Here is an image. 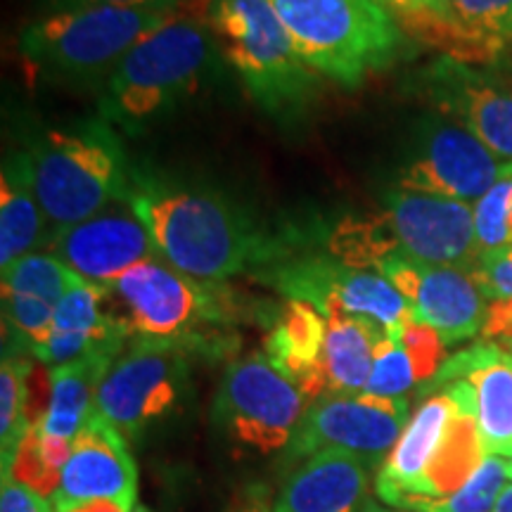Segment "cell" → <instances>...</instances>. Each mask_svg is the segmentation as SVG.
<instances>
[{
  "label": "cell",
  "mask_w": 512,
  "mask_h": 512,
  "mask_svg": "<svg viewBox=\"0 0 512 512\" xmlns=\"http://www.w3.org/2000/svg\"><path fill=\"white\" fill-rule=\"evenodd\" d=\"M131 202L150 230L166 264L221 285L235 275L273 268L287 256V242L221 192L133 178Z\"/></svg>",
  "instance_id": "obj_1"
},
{
  "label": "cell",
  "mask_w": 512,
  "mask_h": 512,
  "mask_svg": "<svg viewBox=\"0 0 512 512\" xmlns=\"http://www.w3.org/2000/svg\"><path fill=\"white\" fill-rule=\"evenodd\" d=\"M328 249L342 264L370 271L394 256L472 271L482 256L475 204L406 188L389 190L377 214L339 221Z\"/></svg>",
  "instance_id": "obj_2"
},
{
  "label": "cell",
  "mask_w": 512,
  "mask_h": 512,
  "mask_svg": "<svg viewBox=\"0 0 512 512\" xmlns=\"http://www.w3.org/2000/svg\"><path fill=\"white\" fill-rule=\"evenodd\" d=\"M223 60L209 24L174 15L117 64L100 100V119L138 131L200 91Z\"/></svg>",
  "instance_id": "obj_3"
},
{
  "label": "cell",
  "mask_w": 512,
  "mask_h": 512,
  "mask_svg": "<svg viewBox=\"0 0 512 512\" xmlns=\"http://www.w3.org/2000/svg\"><path fill=\"white\" fill-rule=\"evenodd\" d=\"M27 152L48 240L131 195L136 174L128 166L119 133L105 119L48 128L31 140Z\"/></svg>",
  "instance_id": "obj_4"
},
{
  "label": "cell",
  "mask_w": 512,
  "mask_h": 512,
  "mask_svg": "<svg viewBox=\"0 0 512 512\" xmlns=\"http://www.w3.org/2000/svg\"><path fill=\"white\" fill-rule=\"evenodd\" d=\"M176 10L74 8L46 12L19 34V55L48 81L105 88L117 64Z\"/></svg>",
  "instance_id": "obj_5"
},
{
  "label": "cell",
  "mask_w": 512,
  "mask_h": 512,
  "mask_svg": "<svg viewBox=\"0 0 512 512\" xmlns=\"http://www.w3.org/2000/svg\"><path fill=\"white\" fill-rule=\"evenodd\" d=\"M207 24L261 110L294 119L309 107L318 74L299 57L271 0H211Z\"/></svg>",
  "instance_id": "obj_6"
},
{
  "label": "cell",
  "mask_w": 512,
  "mask_h": 512,
  "mask_svg": "<svg viewBox=\"0 0 512 512\" xmlns=\"http://www.w3.org/2000/svg\"><path fill=\"white\" fill-rule=\"evenodd\" d=\"M294 48L318 76L361 86L401 53L403 31L380 0H271Z\"/></svg>",
  "instance_id": "obj_7"
},
{
  "label": "cell",
  "mask_w": 512,
  "mask_h": 512,
  "mask_svg": "<svg viewBox=\"0 0 512 512\" xmlns=\"http://www.w3.org/2000/svg\"><path fill=\"white\" fill-rule=\"evenodd\" d=\"M306 406L302 389L273 366L266 351H252L223 370L211 420L238 453L273 456L290 446Z\"/></svg>",
  "instance_id": "obj_8"
},
{
  "label": "cell",
  "mask_w": 512,
  "mask_h": 512,
  "mask_svg": "<svg viewBox=\"0 0 512 512\" xmlns=\"http://www.w3.org/2000/svg\"><path fill=\"white\" fill-rule=\"evenodd\" d=\"M105 304L133 339L185 342L197 328L226 316L216 285L190 278L162 256L128 268L107 287Z\"/></svg>",
  "instance_id": "obj_9"
},
{
  "label": "cell",
  "mask_w": 512,
  "mask_h": 512,
  "mask_svg": "<svg viewBox=\"0 0 512 512\" xmlns=\"http://www.w3.org/2000/svg\"><path fill=\"white\" fill-rule=\"evenodd\" d=\"M190 389V366L183 342L133 339L107 370L95 413L112 422L128 441L174 415Z\"/></svg>",
  "instance_id": "obj_10"
},
{
  "label": "cell",
  "mask_w": 512,
  "mask_h": 512,
  "mask_svg": "<svg viewBox=\"0 0 512 512\" xmlns=\"http://www.w3.org/2000/svg\"><path fill=\"white\" fill-rule=\"evenodd\" d=\"M406 396L377 399L368 394L325 392L306 406V413L285 448V465L297 467L323 451L349 453L380 470L408 425Z\"/></svg>",
  "instance_id": "obj_11"
},
{
  "label": "cell",
  "mask_w": 512,
  "mask_h": 512,
  "mask_svg": "<svg viewBox=\"0 0 512 512\" xmlns=\"http://www.w3.org/2000/svg\"><path fill=\"white\" fill-rule=\"evenodd\" d=\"M264 278L283 297L316 306L325 318L347 313L375 323L387 337H401L413 320L403 294L380 271L347 266L330 254L283 261L264 271Z\"/></svg>",
  "instance_id": "obj_12"
},
{
  "label": "cell",
  "mask_w": 512,
  "mask_h": 512,
  "mask_svg": "<svg viewBox=\"0 0 512 512\" xmlns=\"http://www.w3.org/2000/svg\"><path fill=\"white\" fill-rule=\"evenodd\" d=\"M505 178H512L510 162L496 157L465 126L439 117L422 126L413 157L401 169L396 188L477 204Z\"/></svg>",
  "instance_id": "obj_13"
},
{
  "label": "cell",
  "mask_w": 512,
  "mask_h": 512,
  "mask_svg": "<svg viewBox=\"0 0 512 512\" xmlns=\"http://www.w3.org/2000/svg\"><path fill=\"white\" fill-rule=\"evenodd\" d=\"M377 271L403 294L413 323L432 328L446 347L482 332L489 302L472 271L422 264L406 256L387 259Z\"/></svg>",
  "instance_id": "obj_14"
},
{
  "label": "cell",
  "mask_w": 512,
  "mask_h": 512,
  "mask_svg": "<svg viewBox=\"0 0 512 512\" xmlns=\"http://www.w3.org/2000/svg\"><path fill=\"white\" fill-rule=\"evenodd\" d=\"M441 387L460 411L477 422L486 456L512 458V354L498 342L475 347L446 358L430 389Z\"/></svg>",
  "instance_id": "obj_15"
},
{
  "label": "cell",
  "mask_w": 512,
  "mask_h": 512,
  "mask_svg": "<svg viewBox=\"0 0 512 512\" xmlns=\"http://www.w3.org/2000/svg\"><path fill=\"white\" fill-rule=\"evenodd\" d=\"M46 247L79 278L100 287H112L128 268L159 256L131 197L112 202L91 219L60 230Z\"/></svg>",
  "instance_id": "obj_16"
},
{
  "label": "cell",
  "mask_w": 512,
  "mask_h": 512,
  "mask_svg": "<svg viewBox=\"0 0 512 512\" xmlns=\"http://www.w3.org/2000/svg\"><path fill=\"white\" fill-rule=\"evenodd\" d=\"M138 467L128 439L93 411L72 441L62 482L53 496L55 512H72L93 501H110L124 512L136 508Z\"/></svg>",
  "instance_id": "obj_17"
},
{
  "label": "cell",
  "mask_w": 512,
  "mask_h": 512,
  "mask_svg": "<svg viewBox=\"0 0 512 512\" xmlns=\"http://www.w3.org/2000/svg\"><path fill=\"white\" fill-rule=\"evenodd\" d=\"M425 91L444 117L512 164V83L453 57H439L427 69Z\"/></svg>",
  "instance_id": "obj_18"
},
{
  "label": "cell",
  "mask_w": 512,
  "mask_h": 512,
  "mask_svg": "<svg viewBox=\"0 0 512 512\" xmlns=\"http://www.w3.org/2000/svg\"><path fill=\"white\" fill-rule=\"evenodd\" d=\"M67 264L55 254L34 252L3 271V330L10 351L41 358L53 335L57 304L79 283Z\"/></svg>",
  "instance_id": "obj_19"
},
{
  "label": "cell",
  "mask_w": 512,
  "mask_h": 512,
  "mask_svg": "<svg viewBox=\"0 0 512 512\" xmlns=\"http://www.w3.org/2000/svg\"><path fill=\"white\" fill-rule=\"evenodd\" d=\"M375 470L349 453H316L287 472L275 512H361Z\"/></svg>",
  "instance_id": "obj_20"
},
{
  "label": "cell",
  "mask_w": 512,
  "mask_h": 512,
  "mask_svg": "<svg viewBox=\"0 0 512 512\" xmlns=\"http://www.w3.org/2000/svg\"><path fill=\"white\" fill-rule=\"evenodd\" d=\"M107 287L79 280L57 304L53 335L38 361L48 368L64 366L91 351L119 347L124 349L128 330L107 311Z\"/></svg>",
  "instance_id": "obj_21"
},
{
  "label": "cell",
  "mask_w": 512,
  "mask_h": 512,
  "mask_svg": "<svg viewBox=\"0 0 512 512\" xmlns=\"http://www.w3.org/2000/svg\"><path fill=\"white\" fill-rule=\"evenodd\" d=\"M325 339L328 318L316 306L287 299L264 342V351L273 366L302 389L309 403L328 392Z\"/></svg>",
  "instance_id": "obj_22"
},
{
  "label": "cell",
  "mask_w": 512,
  "mask_h": 512,
  "mask_svg": "<svg viewBox=\"0 0 512 512\" xmlns=\"http://www.w3.org/2000/svg\"><path fill=\"white\" fill-rule=\"evenodd\" d=\"M458 408L448 394H434L411 415L401 439L389 453L375 477V491L382 501L401 491L413 489L420 482L427 467L437 458L444 441L451 432Z\"/></svg>",
  "instance_id": "obj_23"
},
{
  "label": "cell",
  "mask_w": 512,
  "mask_h": 512,
  "mask_svg": "<svg viewBox=\"0 0 512 512\" xmlns=\"http://www.w3.org/2000/svg\"><path fill=\"white\" fill-rule=\"evenodd\" d=\"M46 242L48 223L36 195L31 157L27 150H15L0 176V268L5 271Z\"/></svg>",
  "instance_id": "obj_24"
},
{
  "label": "cell",
  "mask_w": 512,
  "mask_h": 512,
  "mask_svg": "<svg viewBox=\"0 0 512 512\" xmlns=\"http://www.w3.org/2000/svg\"><path fill=\"white\" fill-rule=\"evenodd\" d=\"M119 347L91 351L64 366L50 370V403L41 427L50 437L74 441L95 411V396L107 370L121 356Z\"/></svg>",
  "instance_id": "obj_25"
},
{
  "label": "cell",
  "mask_w": 512,
  "mask_h": 512,
  "mask_svg": "<svg viewBox=\"0 0 512 512\" xmlns=\"http://www.w3.org/2000/svg\"><path fill=\"white\" fill-rule=\"evenodd\" d=\"M403 34L439 48L458 62H491L503 53L460 22L448 0H380Z\"/></svg>",
  "instance_id": "obj_26"
},
{
  "label": "cell",
  "mask_w": 512,
  "mask_h": 512,
  "mask_svg": "<svg viewBox=\"0 0 512 512\" xmlns=\"http://www.w3.org/2000/svg\"><path fill=\"white\" fill-rule=\"evenodd\" d=\"M384 330L363 318L335 313L328 318L325 339V368H328V392L363 394L373 375L377 342Z\"/></svg>",
  "instance_id": "obj_27"
},
{
  "label": "cell",
  "mask_w": 512,
  "mask_h": 512,
  "mask_svg": "<svg viewBox=\"0 0 512 512\" xmlns=\"http://www.w3.org/2000/svg\"><path fill=\"white\" fill-rule=\"evenodd\" d=\"M31 373H34V358L3 354V366H0V463H3V479L10 477L12 460L17 456L19 444L31 430Z\"/></svg>",
  "instance_id": "obj_28"
},
{
  "label": "cell",
  "mask_w": 512,
  "mask_h": 512,
  "mask_svg": "<svg viewBox=\"0 0 512 512\" xmlns=\"http://www.w3.org/2000/svg\"><path fill=\"white\" fill-rule=\"evenodd\" d=\"M69 453H72V441L50 437L43 430L41 422L31 427L19 444V451L12 460V470L8 479L29 486L36 494L53 496L62 482L64 465H67Z\"/></svg>",
  "instance_id": "obj_29"
},
{
  "label": "cell",
  "mask_w": 512,
  "mask_h": 512,
  "mask_svg": "<svg viewBox=\"0 0 512 512\" xmlns=\"http://www.w3.org/2000/svg\"><path fill=\"white\" fill-rule=\"evenodd\" d=\"M420 382V370L408 349L403 347L401 337L384 335L377 342L373 375H370L363 394L377 396V399H401Z\"/></svg>",
  "instance_id": "obj_30"
},
{
  "label": "cell",
  "mask_w": 512,
  "mask_h": 512,
  "mask_svg": "<svg viewBox=\"0 0 512 512\" xmlns=\"http://www.w3.org/2000/svg\"><path fill=\"white\" fill-rule=\"evenodd\" d=\"M508 479V463L503 458L486 456L463 489L434 503L427 512H491Z\"/></svg>",
  "instance_id": "obj_31"
},
{
  "label": "cell",
  "mask_w": 512,
  "mask_h": 512,
  "mask_svg": "<svg viewBox=\"0 0 512 512\" xmlns=\"http://www.w3.org/2000/svg\"><path fill=\"white\" fill-rule=\"evenodd\" d=\"M475 230L482 254L512 247V178L496 183L475 204Z\"/></svg>",
  "instance_id": "obj_32"
},
{
  "label": "cell",
  "mask_w": 512,
  "mask_h": 512,
  "mask_svg": "<svg viewBox=\"0 0 512 512\" xmlns=\"http://www.w3.org/2000/svg\"><path fill=\"white\" fill-rule=\"evenodd\" d=\"M448 3L472 34L501 50L512 43V0H448Z\"/></svg>",
  "instance_id": "obj_33"
},
{
  "label": "cell",
  "mask_w": 512,
  "mask_h": 512,
  "mask_svg": "<svg viewBox=\"0 0 512 512\" xmlns=\"http://www.w3.org/2000/svg\"><path fill=\"white\" fill-rule=\"evenodd\" d=\"M486 302H512V247L484 252L472 268Z\"/></svg>",
  "instance_id": "obj_34"
},
{
  "label": "cell",
  "mask_w": 512,
  "mask_h": 512,
  "mask_svg": "<svg viewBox=\"0 0 512 512\" xmlns=\"http://www.w3.org/2000/svg\"><path fill=\"white\" fill-rule=\"evenodd\" d=\"M0 512H55L53 503L46 496L36 494L29 486L15 482V479H3V491H0Z\"/></svg>",
  "instance_id": "obj_35"
},
{
  "label": "cell",
  "mask_w": 512,
  "mask_h": 512,
  "mask_svg": "<svg viewBox=\"0 0 512 512\" xmlns=\"http://www.w3.org/2000/svg\"><path fill=\"white\" fill-rule=\"evenodd\" d=\"M46 12L74 8H147V10H176L181 0H41Z\"/></svg>",
  "instance_id": "obj_36"
},
{
  "label": "cell",
  "mask_w": 512,
  "mask_h": 512,
  "mask_svg": "<svg viewBox=\"0 0 512 512\" xmlns=\"http://www.w3.org/2000/svg\"><path fill=\"white\" fill-rule=\"evenodd\" d=\"M233 512H275V503H271L266 486L256 484L245 489V494H242L238 501V508Z\"/></svg>",
  "instance_id": "obj_37"
},
{
  "label": "cell",
  "mask_w": 512,
  "mask_h": 512,
  "mask_svg": "<svg viewBox=\"0 0 512 512\" xmlns=\"http://www.w3.org/2000/svg\"><path fill=\"white\" fill-rule=\"evenodd\" d=\"M491 512H512V484H505V489L498 496V501Z\"/></svg>",
  "instance_id": "obj_38"
},
{
  "label": "cell",
  "mask_w": 512,
  "mask_h": 512,
  "mask_svg": "<svg viewBox=\"0 0 512 512\" xmlns=\"http://www.w3.org/2000/svg\"><path fill=\"white\" fill-rule=\"evenodd\" d=\"M361 512H415V510H401V508H384V505H380L377 501H373V498H366V503H363Z\"/></svg>",
  "instance_id": "obj_39"
},
{
  "label": "cell",
  "mask_w": 512,
  "mask_h": 512,
  "mask_svg": "<svg viewBox=\"0 0 512 512\" xmlns=\"http://www.w3.org/2000/svg\"><path fill=\"white\" fill-rule=\"evenodd\" d=\"M131 512H152V510H150V508H147V505H143V503H138V505H136V508H133Z\"/></svg>",
  "instance_id": "obj_40"
},
{
  "label": "cell",
  "mask_w": 512,
  "mask_h": 512,
  "mask_svg": "<svg viewBox=\"0 0 512 512\" xmlns=\"http://www.w3.org/2000/svg\"><path fill=\"white\" fill-rule=\"evenodd\" d=\"M505 463H508V477L512 479V458H510V460H505Z\"/></svg>",
  "instance_id": "obj_41"
},
{
  "label": "cell",
  "mask_w": 512,
  "mask_h": 512,
  "mask_svg": "<svg viewBox=\"0 0 512 512\" xmlns=\"http://www.w3.org/2000/svg\"><path fill=\"white\" fill-rule=\"evenodd\" d=\"M508 349H510V354H512V339H508Z\"/></svg>",
  "instance_id": "obj_42"
}]
</instances>
